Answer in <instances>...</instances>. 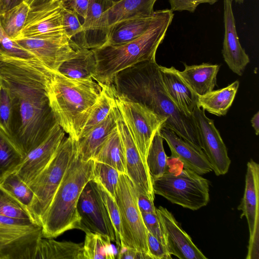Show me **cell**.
<instances>
[{"instance_id": "6da1fadb", "label": "cell", "mask_w": 259, "mask_h": 259, "mask_svg": "<svg viewBox=\"0 0 259 259\" xmlns=\"http://www.w3.org/2000/svg\"><path fill=\"white\" fill-rule=\"evenodd\" d=\"M54 73L39 63L0 62V78L12 100L11 136L24 157L58 124L47 93Z\"/></svg>"}, {"instance_id": "277c9868", "label": "cell", "mask_w": 259, "mask_h": 259, "mask_svg": "<svg viewBox=\"0 0 259 259\" xmlns=\"http://www.w3.org/2000/svg\"><path fill=\"white\" fill-rule=\"evenodd\" d=\"M101 90L93 78L72 79L58 72L49 81L47 93L57 122L73 139H79Z\"/></svg>"}, {"instance_id": "11a10c76", "label": "cell", "mask_w": 259, "mask_h": 259, "mask_svg": "<svg viewBox=\"0 0 259 259\" xmlns=\"http://www.w3.org/2000/svg\"><path fill=\"white\" fill-rule=\"evenodd\" d=\"M1 85V78H0V87Z\"/></svg>"}, {"instance_id": "8992f818", "label": "cell", "mask_w": 259, "mask_h": 259, "mask_svg": "<svg viewBox=\"0 0 259 259\" xmlns=\"http://www.w3.org/2000/svg\"><path fill=\"white\" fill-rule=\"evenodd\" d=\"M182 165L172 169L168 164L166 172L152 180L154 193L184 208L198 210L209 201V182Z\"/></svg>"}, {"instance_id": "f35d334b", "label": "cell", "mask_w": 259, "mask_h": 259, "mask_svg": "<svg viewBox=\"0 0 259 259\" xmlns=\"http://www.w3.org/2000/svg\"><path fill=\"white\" fill-rule=\"evenodd\" d=\"M120 174L108 164L94 161L93 180L100 184L114 199Z\"/></svg>"}, {"instance_id": "603a6c76", "label": "cell", "mask_w": 259, "mask_h": 259, "mask_svg": "<svg viewBox=\"0 0 259 259\" xmlns=\"http://www.w3.org/2000/svg\"><path fill=\"white\" fill-rule=\"evenodd\" d=\"M184 70H177V73L197 96L213 91L217 84L220 65L204 63L193 65L184 64Z\"/></svg>"}, {"instance_id": "f6af8a7d", "label": "cell", "mask_w": 259, "mask_h": 259, "mask_svg": "<svg viewBox=\"0 0 259 259\" xmlns=\"http://www.w3.org/2000/svg\"><path fill=\"white\" fill-rule=\"evenodd\" d=\"M219 0H168L172 11H187L194 13L197 6L201 4L213 5Z\"/></svg>"}, {"instance_id": "7402d4cb", "label": "cell", "mask_w": 259, "mask_h": 259, "mask_svg": "<svg viewBox=\"0 0 259 259\" xmlns=\"http://www.w3.org/2000/svg\"><path fill=\"white\" fill-rule=\"evenodd\" d=\"M159 68L164 87L171 100L186 115L192 117L198 96L180 77L174 67L159 65Z\"/></svg>"}, {"instance_id": "60d3db41", "label": "cell", "mask_w": 259, "mask_h": 259, "mask_svg": "<svg viewBox=\"0 0 259 259\" xmlns=\"http://www.w3.org/2000/svg\"><path fill=\"white\" fill-rule=\"evenodd\" d=\"M98 188L106 205L110 218L114 226L116 234V243L118 248L120 247V238L121 236V226L119 210L116 202L114 198L99 183L95 182Z\"/></svg>"}, {"instance_id": "cb8c5ba5", "label": "cell", "mask_w": 259, "mask_h": 259, "mask_svg": "<svg viewBox=\"0 0 259 259\" xmlns=\"http://www.w3.org/2000/svg\"><path fill=\"white\" fill-rule=\"evenodd\" d=\"M113 106L104 120L93 128L86 135L76 141L77 153L83 161L93 159L100 146L116 127Z\"/></svg>"}, {"instance_id": "4dcf8cb0", "label": "cell", "mask_w": 259, "mask_h": 259, "mask_svg": "<svg viewBox=\"0 0 259 259\" xmlns=\"http://www.w3.org/2000/svg\"><path fill=\"white\" fill-rule=\"evenodd\" d=\"M24 157L15 140L0 127V184L16 171Z\"/></svg>"}, {"instance_id": "db71d44e", "label": "cell", "mask_w": 259, "mask_h": 259, "mask_svg": "<svg viewBox=\"0 0 259 259\" xmlns=\"http://www.w3.org/2000/svg\"><path fill=\"white\" fill-rule=\"evenodd\" d=\"M112 4L117 3L121 0H110Z\"/></svg>"}, {"instance_id": "1f68e13d", "label": "cell", "mask_w": 259, "mask_h": 259, "mask_svg": "<svg viewBox=\"0 0 259 259\" xmlns=\"http://www.w3.org/2000/svg\"><path fill=\"white\" fill-rule=\"evenodd\" d=\"M0 62L12 64L39 63L42 64L33 54L11 38L5 31L1 24Z\"/></svg>"}, {"instance_id": "d4e9b609", "label": "cell", "mask_w": 259, "mask_h": 259, "mask_svg": "<svg viewBox=\"0 0 259 259\" xmlns=\"http://www.w3.org/2000/svg\"><path fill=\"white\" fill-rule=\"evenodd\" d=\"M157 15V10L150 17L125 19L110 26L105 45L119 46L138 38L149 28Z\"/></svg>"}, {"instance_id": "83f0119b", "label": "cell", "mask_w": 259, "mask_h": 259, "mask_svg": "<svg viewBox=\"0 0 259 259\" xmlns=\"http://www.w3.org/2000/svg\"><path fill=\"white\" fill-rule=\"evenodd\" d=\"M239 86L236 80L228 86L198 96L197 107L218 116L225 115L234 100Z\"/></svg>"}, {"instance_id": "7a4b0ae2", "label": "cell", "mask_w": 259, "mask_h": 259, "mask_svg": "<svg viewBox=\"0 0 259 259\" xmlns=\"http://www.w3.org/2000/svg\"><path fill=\"white\" fill-rule=\"evenodd\" d=\"M111 87L117 94L167 119L166 127L201 149L193 117L186 115L168 96L155 61L140 62L117 73Z\"/></svg>"}, {"instance_id": "7c38bea8", "label": "cell", "mask_w": 259, "mask_h": 259, "mask_svg": "<svg viewBox=\"0 0 259 259\" xmlns=\"http://www.w3.org/2000/svg\"><path fill=\"white\" fill-rule=\"evenodd\" d=\"M13 40L54 73L58 72L65 61L74 57L76 54L65 32L34 37L18 36Z\"/></svg>"}, {"instance_id": "d6986e66", "label": "cell", "mask_w": 259, "mask_h": 259, "mask_svg": "<svg viewBox=\"0 0 259 259\" xmlns=\"http://www.w3.org/2000/svg\"><path fill=\"white\" fill-rule=\"evenodd\" d=\"M159 132L171 151V157L177 158L184 167L200 175L212 171L211 164L202 149L196 147L166 127H163Z\"/></svg>"}, {"instance_id": "30bf717a", "label": "cell", "mask_w": 259, "mask_h": 259, "mask_svg": "<svg viewBox=\"0 0 259 259\" xmlns=\"http://www.w3.org/2000/svg\"><path fill=\"white\" fill-rule=\"evenodd\" d=\"M42 237L40 225L0 215V259H33Z\"/></svg>"}, {"instance_id": "3957f363", "label": "cell", "mask_w": 259, "mask_h": 259, "mask_svg": "<svg viewBox=\"0 0 259 259\" xmlns=\"http://www.w3.org/2000/svg\"><path fill=\"white\" fill-rule=\"evenodd\" d=\"M173 12L169 9L157 10L156 18L147 31L128 42L92 49L97 63L93 79L98 83L110 85L119 71L140 62L155 61L157 49L174 18Z\"/></svg>"}, {"instance_id": "d590c367", "label": "cell", "mask_w": 259, "mask_h": 259, "mask_svg": "<svg viewBox=\"0 0 259 259\" xmlns=\"http://www.w3.org/2000/svg\"><path fill=\"white\" fill-rule=\"evenodd\" d=\"M29 11V5L23 1L0 14V24L5 31L12 39L20 34L25 24Z\"/></svg>"}, {"instance_id": "9f6ffc18", "label": "cell", "mask_w": 259, "mask_h": 259, "mask_svg": "<svg viewBox=\"0 0 259 259\" xmlns=\"http://www.w3.org/2000/svg\"><path fill=\"white\" fill-rule=\"evenodd\" d=\"M66 1V0H63V1Z\"/></svg>"}, {"instance_id": "836d02e7", "label": "cell", "mask_w": 259, "mask_h": 259, "mask_svg": "<svg viewBox=\"0 0 259 259\" xmlns=\"http://www.w3.org/2000/svg\"><path fill=\"white\" fill-rule=\"evenodd\" d=\"M110 239L100 234L85 232L82 259H114L115 253Z\"/></svg>"}, {"instance_id": "ac0fdd59", "label": "cell", "mask_w": 259, "mask_h": 259, "mask_svg": "<svg viewBox=\"0 0 259 259\" xmlns=\"http://www.w3.org/2000/svg\"><path fill=\"white\" fill-rule=\"evenodd\" d=\"M231 0H224V37L222 55L229 68L241 76L250 59L242 47L237 33Z\"/></svg>"}, {"instance_id": "bcb514c9", "label": "cell", "mask_w": 259, "mask_h": 259, "mask_svg": "<svg viewBox=\"0 0 259 259\" xmlns=\"http://www.w3.org/2000/svg\"><path fill=\"white\" fill-rule=\"evenodd\" d=\"M90 0H66L62 2L63 7L75 12L83 19L85 17Z\"/></svg>"}, {"instance_id": "5b68a950", "label": "cell", "mask_w": 259, "mask_h": 259, "mask_svg": "<svg viewBox=\"0 0 259 259\" xmlns=\"http://www.w3.org/2000/svg\"><path fill=\"white\" fill-rule=\"evenodd\" d=\"M94 166L93 159L83 161L76 152L42 217L44 238L80 229L77 202L85 185L93 179Z\"/></svg>"}, {"instance_id": "ab89813d", "label": "cell", "mask_w": 259, "mask_h": 259, "mask_svg": "<svg viewBox=\"0 0 259 259\" xmlns=\"http://www.w3.org/2000/svg\"><path fill=\"white\" fill-rule=\"evenodd\" d=\"M0 185L28 210L33 199V193L28 185L19 178L16 172L8 176Z\"/></svg>"}, {"instance_id": "7dc6e473", "label": "cell", "mask_w": 259, "mask_h": 259, "mask_svg": "<svg viewBox=\"0 0 259 259\" xmlns=\"http://www.w3.org/2000/svg\"><path fill=\"white\" fill-rule=\"evenodd\" d=\"M137 203L141 212L156 213L154 200L148 196L137 192Z\"/></svg>"}, {"instance_id": "f1b7e54d", "label": "cell", "mask_w": 259, "mask_h": 259, "mask_svg": "<svg viewBox=\"0 0 259 259\" xmlns=\"http://www.w3.org/2000/svg\"><path fill=\"white\" fill-rule=\"evenodd\" d=\"M93 159L108 164L120 174L126 175L124 149L117 127L102 144Z\"/></svg>"}, {"instance_id": "4316f807", "label": "cell", "mask_w": 259, "mask_h": 259, "mask_svg": "<svg viewBox=\"0 0 259 259\" xmlns=\"http://www.w3.org/2000/svg\"><path fill=\"white\" fill-rule=\"evenodd\" d=\"M82 245L42 237L37 243L33 259H82Z\"/></svg>"}, {"instance_id": "d6a6232c", "label": "cell", "mask_w": 259, "mask_h": 259, "mask_svg": "<svg viewBox=\"0 0 259 259\" xmlns=\"http://www.w3.org/2000/svg\"><path fill=\"white\" fill-rule=\"evenodd\" d=\"M99 84L102 88L100 96L93 106L79 138L86 135L93 128L104 120L114 105V100L110 85Z\"/></svg>"}, {"instance_id": "b9f144b4", "label": "cell", "mask_w": 259, "mask_h": 259, "mask_svg": "<svg viewBox=\"0 0 259 259\" xmlns=\"http://www.w3.org/2000/svg\"><path fill=\"white\" fill-rule=\"evenodd\" d=\"M12 118V104L10 94L8 88L1 81L0 87V127L11 136Z\"/></svg>"}, {"instance_id": "74e56055", "label": "cell", "mask_w": 259, "mask_h": 259, "mask_svg": "<svg viewBox=\"0 0 259 259\" xmlns=\"http://www.w3.org/2000/svg\"><path fill=\"white\" fill-rule=\"evenodd\" d=\"M0 215L15 219L30 220L34 222L27 208L1 185Z\"/></svg>"}, {"instance_id": "c3c4849f", "label": "cell", "mask_w": 259, "mask_h": 259, "mask_svg": "<svg viewBox=\"0 0 259 259\" xmlns=\"http://www.w3.org/2000/svg\"><path fill=\"white\" fill-rule=\"evenodd\" d=\"M117 258L119 259H149L150 256L146 253L130 247H120L118 249Z\"/></svg>"}, {"instance_id": "f5cc1de1", "label": "cell", "mask_w": 259, "mask_h": 259, "mask_svg": "<svg viewBox=\"0 0 259 259\" xmlns=\"http://www.w3.org/2000/svg\"><path fill=\"white\" fill-rule=\"evenodd\" d=\"M232 2L234 1L235 3L239 4H242L244 3V0H231Z\"/></svg>"}, {"instance_id": "7bdbcfd3", "label": "cell", "mask_w": 259, "mask_h": 259, "mask_svg": "<svg viewBox=\"0 0 259 259\" xmlns=\"http://www.w3.org/2000/svg\"><path fill=\"white\" fill-rule=\"evenodd\" d=\"M148 253L151 259H170L171 255L166 246L147 231Z\"/></svg>"}, {"instance_id": "8d00e7d4", "label": "cell", "mask_w": 259, "mask_h": 259, "mask_svg": "<svg viewBox=\"0 0 259 259\" xmlns=\"http://www.w3.org/2000/svg\"><path fill=\"white\" fill-rule=\"evenodd\" d=\"M62 12L65 33L71 48L75 51L87 49L85 32L77 15L63 6Z\"/></svg>"}, {"instance_id": "2e32d148", "label": "cell", "mask_w": 259, "mask_h": 259, "mask_svg": "<svg viewBox=\"0 0 259 259\" xmlns=\"http://www.w3.org/2000/svg\"><path fill=\"white\" fill-rule=\"evenodd\" d=\"M65 132L57 124L48 137L30 151L15 171L28 185L49 164L65 138Z\"/></svg>"}, {"instance_id": "8fae6325", "label": "cell", "mask_w": 259, "mask_h": 259, "mask_svg": "<svg viewBox=\"0 0 259 259\" xmlns=\"http://www.w3.org/2000/svg\"><path fill=\"white\" fill-rule=\"evenodd\" d=\"M80 229L85 233L100 234L116 242V234L108 210L95 181L91 180L83 188L78 200Z\"/></svg>"}, {"instance_id": "9a60e30c", "label": "cell", "mask_w": 259, "mask_h": 259, "mask_svg": "<svg viewBox=\"0 0 259 259\" xmlns=\"http://www.w3.org/2000/svg\"><path fill=\"white\" fill-rule=\"evenodd\" d=\"M168 252L180 259H206L207 257L182 229L173 214L161 206L156 208Z\"/></svg>"}, {"instance_id": "52a82bcc", "label": "cell", "mask_w": 259, "mask_h": 259, "mask_svg": "<svg viewBox=\"0 0 259 259\" xmlns=\"http://www.w3.org/2000/svg\"><path fill=\"white\" fill-rule=\"evenodd\" d=\"M76 143L70 137H65L51 161L28 185L33 193L28 210L34 222L41 226L42 217L77 152Z\"/></svg>"}, {"instance_id": "ffe728a7", "label": "cell", "mask_w": 259, "mask_h": 259, "mask_svg": "<svg viewBox=\"0 0 259 259\" xmlns=\"http://www.w3.org/2000/svg\"><path fill=\"white\" fill-rule=\"evenodd\" d=\"M112 4L110 0H90L82 24L88 49H97L107 43L109 27L106 12Z\"/></svg>"}, {"instance_id": "9c48e42d", "label": "cell", "mask_w": 259, "mask_h": 259, "mask_svg": "<svg viewBox=\"0 0 259 259\" xmlns=\"http://www.w3.org/2000/svg\"><path fill=\"white\" fill-rule=\"evenodd\" d=\"M110 87L115 104L147 165L146 157L150 144L156 133L165 126L167 119L141 104L124 99Z\"/></svg>"}, {"instance_id": "ba28073f", "label": "cell", "mask_w": 259, "mask_h": 259, "mask_svg": "<svg viewBox=\"0 0 259 259\" xmlns=\"http://www.w3.org/2000/svg\"><path fill=\"white\" fill-rule=\"evenodd\" d=\"M115 200L120 215V247L133 248L149 255L147 230L138 207L136 190L127 175L120 174Z\"/></svg>"}, {"instance_id": "4fadbf2b", "label": "cell", "mask_w": 259, "mask_h": 259, "mask_svg": "<svg viewBox=\"0 0 259 259\" xmlns=\"http://www.w3.org/2000/svg\"><path fill=\"white\" fill-rule=\"evenodd\" d=\"M113 108L116 119V127L125 152L126 175L137 192L142 193L154 200L152 180L148 167L142 159L115 101Z\"/></svg>"}, {"instance_id": "f546056e", "label": "cell", "mask_w": 259, "mask_h": 259, "mask_svg": "<svg viewBox=\"0 0 259 259\" xmlns=\"http://www.w3.org/2000/svg\"><path fill=\"white\" fill-rule=\"evenodd\" d=\"M96 66L93 51L85 49L76 51L74 57L65 61L58 72L72 79H91L95 73Z\"/></svg>"}, {"instance_id": "44dd1931", "label": "cell", "mask_w": 259, "mask_h": 259, "mask_svg": "<svg viewBox=\"0 0 259 259\" xmlns=\"http://www.w3.org/2000/svg\"><path fill=\"white\" fill-rule=\"evenodd\" d=\"M259 165L253 159L247 164L243 197L237 209L242 211L240 218L245 217L248 223L249 238L259 226Z\"/></svg>"}, {"instance_id": "681fc988", "label": "cell", "mask_w": 259, "mask_h": 259, "mask_svg": "<svg viewBox=\"0 0 259 259\" xmlns=\"http://www.w3.org/2000/svg\"><path fill=\"white\" fill-rule=\"evenodd\" d=\"M23 2V0H0V14L6 12Z\"/></svg>"}, {"instance_id": "f907efd6", "label": "cell", "mask_w": 259, "mask_h": 259, "mask_svg": "<svg viewBox=\"0 0 259 259\" xmlns=\"http://www.w3.org/2000/svg\"><path fill=\"white\" fill-rule=\"evenodd\" d=\"M63 0H23L29 6L30 9L33 7L55 2H62Z\"/></svg>"}, {"instance_id": "ee69618b", "label": "cell", "mask_w": 259, "mask_h": 259, "mask_svg": "<svg viewBox=\"0 0 259 259\" xmlns=\"http://www.w3.org/2000/svg\"><path fill=\"white\" fill-rule=\"evenodd\" d=\"M141 214L147 231L166 246L164 234L157 213L141 212Z\"/></svg>"}, {"instance_id": "e0dca14e", "label": "cell", "mask_w": 259, "mask_h": 259, "mask_svg": "<svg viewBox=\"0 0 259 259\" xmlns=\"http://www.w3.org/2000/svg\"><path fill=\"white\" fill-rule=\"evenodd\" d=\"M62 7V2H55L30 8L18 36L34 37L65 32Z\"/></svg>"}, {"instance_id": "e575fe53", "label": "cell", "mask_w": 259, "mask_h": 259, "mask_svg": "<svg viewBox=\"0 0 259 259\" xmlns=\"http://www.w3.org/2000/svg\"><path fill=\"white\" fill-rule=\"evenodd\" d=\"M159 131L155 135L146 157V164L152 180L161 177L168 168V157L164 151L163 139Z\"/></svg>"}, {"instance_id": "5bb4252c", "label": "cell", "mask_w": 259, "mask_h": 259, "mask_svg": "<svg viewBox=\"0 0 259 259\" xmlns=\"http://www.w3.org/2000/svg\"><path fill=\"white\" fill-rule=\"evenodd\" d=\"M192 115L196 123L204 150L215 175H224L228 172L231 164L227 147L215 127L214 121L205 114V111L198 107Z\"/></svg>"}, {"instance_id": "484cf974", "label": "cell", "mask_w": 259, "mask_h": 259, "mask_svg": "<svg viewBox=\"0 0 259 259\" xmlns=\"http://www.w3.org/2000/svg\"><path fill=\"white\" fill-rule=\"evenodd\" d=\"M157 1L121 0L112 4L106 12L108 27L123 20L152 16Z\"/></svg>"}, {"instance_id": "816d5d0a", "label": "cell", "mask_w": 259, "mask_h": 259, "mask_svg": "<svg viewBox=\"0 0 259 259\" xmlns=\"http://www.w3.org/2000/svg\"><path fill=\"white\" fill-rule=\"evenodd\" d=\"M251 125L253 128L256 136L259 134V112L254 114L250 120Z\"/></svg>"}]
</instances>
